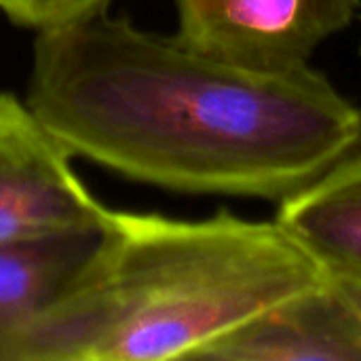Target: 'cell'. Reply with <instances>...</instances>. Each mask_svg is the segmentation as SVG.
<instances>
[{
    "label": "cell",
    "instance_id": "6da1fadb",
    "mask_svg": "<svg viewBox=\"0 0 361 361\" xmlns=\"http://www.w3.org/2000/svg\"><path fill=\"white\" fill-rule=\"evenodd\" d=\"M25 102L72 157L192 195L283 201L361 144L313 66L241 68L108 11L36 34Z\"/></svg>",
    "mask_w": 361,
    "mask_h": 361
},
{
    "label": "cell",
    "instance_id": "7a4b0ae2",
    "mask_svg": "<svg viewBox=\"0 0 361 361\" xmlns=\"http://www.w3.org/2000/svg\"><path fill=\"white\" fill-rule=\"evenodd\" d=\"M326 267L277 220L112 212L95 252L11 361L197 360Z\"/></svg>",
    "mask_w": 361,
    "mask_h": 361
},
{
    "label": "cell",
    "instance_id": "3957f363",
    "mask_svg": "<svg viewBox=\"0 0 361 361\" xmlns=\"http://www.w3.org/2000/svg\"><path fill=\"white\" fill-rule=\"evenodd\" d=\"M72 169V154L27 102L0 93V245L104 231L112 220Z\"/></svg>",
    "mask_w": 361,
    "mask_h": 361
},
{
    "label": "cell",
    "instance_id": "277c9868",
    "mask_svg": "<svg viewBox=\"0 0 361 361\" xmlns=\"http://www.w3.org/2000/svg\"><path fill=\"white\" fill-rule=\"evenodd\" d=\"M361 0H173L176 36L216 59L262 72L311 66L351 25Z\"/></svg>",
    "mask_w": 361,
    "mask_h": 361
},
{
    "label": "cell",
    "instance_id": "5b68a950",
    "mask_svg": "<svg viewBox=\"0 0 361 361\" xmlns=\"http://www.w3.org/2000/svg\"><path fill=\"white\" fill-rule=\"evenodd\" d=\"M199 361H361V319L326 281L224 334Z\"/></svg>",
    "mask_w": 361,
    "mask_h": 361
},
{
    "label": "cell",
    "instance_id": "8992f818",
    "mask_svg": "<svg viewBox=\"0 0 361 361\" xmlns=\"http://www.w3.org/2000/svg\"><path fill=\"white\" fill-rule=\"evenodd\" d=\"M104 231L0 245V361L13 360L19 338L76 279Z\"/></svg>",
    "mask_w": 361,
    "mask_h": 361
},
{
    "label": "cell",
    "instance_id": "52a82bcc",
    "mask_svg": "<svg viewBox=\"0 0 361 361\" xmlns=\"http://www.w3.org/2000/svg\"><path fill=\"white\" fill-rule=\"evenodd\" d=\"M275 220L324 267L361 271V144L279 201Z\"/></svg>",
    "mask_w": 361,
    "mask_h": 361
},
{
    "label": "cell",
    "instance_id": "ba28073f",
    "mask_svg": "<svg viewBox=\"0 0 361 361\" xmlns=\"http://www.w3.org/2000/svg\"><path fill=\"white\" fill-rule=\"evenodd\" d=\"M112 0H0V11L36 32L108 11Z\"/></svg>",
    "mask_w": 361,
    "mask_h": 361
},
{
    "label": "cell",
    "instance_id": "9c48e42d",
    "mask_svg": "<svg viewBox=\"0 0 361 361\" xmlns=\"http://www.w3.org/2000/svg\"><path fill=\"white\" fill-rule=\"evenodd\" d=\"M326 275H328V281L332 283V288L347 300V305L361 319V271L326 267Z\"/></svg>",
    "mask_w": 361,
    "mask_h": 361
}]
</instances>
